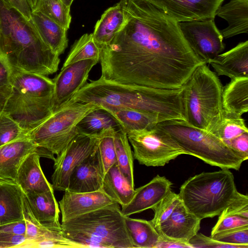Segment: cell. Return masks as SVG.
Instances as JSON below:
<instances>
[{"label": "cell", "instance_id": "obj_1", "mask_svg": "<svg viewBox=\"0 0 248 248\" xmlns=\"http://www.w3.org/2000/svg\"><path fill=\"white\" fill-rule=\"evenodd\" d=\"M125 21L102 48L101 78L129 85L176 90L206 63L192 51L178 22L149 0H121Z\"/></svg>", "mask_w": 248, "mask_h": 248}, {"label": "cell", "instance_id": "obj_2", "mask_svg": "<svg viewBox=\"0 0 248 248\" xmlns=\"http://www.w3.org/2000/svg\"><path fill=\"white\" fill-rule=\"evenodd\" d=\"M182 88L176 90L125 84L102 78L90 81L69 100L92 103L109 112L121 108L141 111L158 116L161 122L185 121Z\"/></svg>", "mask_w": 248, "mask_h": 248}, {"label": "cell", "instance_id": "obj_3", "mask_svg": "<svg viewBox=\"0 0 248 248\" xmlns=\"http://www.w3.org/2000/svg\"><path fill=\"white\" fill-rule=\"evenodd\" d=\"M0 48L12 67L45 76L58 70L59 56L44 43L30 20L0 0Z\"/></svg>", "mask_w": 248, "mask_h": 248}, {"label": "cell", "instance_id": "obj_4", "mask_svg": "<svg viewBox=\"0 0 248 248\" xmlns=\"http://www.w3.org/2000/svg\"><path fill=\"white\" fill-rule=\"evenodd\" d=\"M10 83V93L2 112L17 122L27 134L52 114L54 82L46 76L11 66Z\"/></svg>", "mask_w": 248, "mask_h": 248}, {"label": "cell", "instance_id": "obj_5", "mask_svg": "<svg viewBox=\"0 0 248 248\" xmlns=\"http://www.w3.org/2000/svg\"><path fill=\"white\" fill-rule=\"evenodd\" d=\"M238 192L232 172L222 169L190 177L181 185L178 195L187 209L202 219L219 216Z\"/></svg>", "mask_w": 248, "mask_h": 248}, {"label": "cell", "instance_id": "obj_6", "mask_svg": "<svg viewBox=\"0 0 248 248\" xmlns=\"http://www.w3.org/2000/svg\"><path fill=\"white\" fill-rule=\"evenodd\" d=\"M182 88L185 121L208 131L222 113L223 86L216 73L203 63L197 67Z\"/></svg>", "mask_w": 248, "mask_h": 248}, {"label": "cell", "instance_id": "obj_7", "mask_svg": "<svg viewBox=\"0 0 248 248\" xmlns=\"http://www.w3.org/2000/svg\"><path fill=\"white\" fill-rule=\"evenodd\" d=\"M157 126L168 133L186 155L198 157L209 165L221 169L239 170L244 161L223 141L185 121L168 120L158 123Z\"/></svg>", "mask_w": 248, "mask_h": 248}, {"label": "cell", "instance_id": "obj_8", "mask_svg": "<svg viewBox=\"0 0 248 248\" xmlns=\"http://www.w3.org/2000/svg\"><path fill=\"white\" fill-rule=\"evenodd\" d=\"M100 108L92 103L68 102L26 134L37 146L58 155L78 134L77 126L89 112Z\"/></svg>", "mask_w": 248, "mask_h": 248}, {"label": "cell", "instance_id": "obj_9", "mask_svg": "<svg viewBox=\"0 0 248 248\" xmlns=\"http://www.w3.org/2000/svg\"><path fill=\"white\" fill-rule=\"evenodd\" d=\"M61 227L62 231L91 234L109 248H135L125 226V216L117 202L61 222Z\"/></svg>", "mask_w": 248, "mask_h": 248}, {"label": "cell", "instance_id": "obj_10", "mask_svg": "<svg viewBox=\"0 0 248 248\" xmlns=\"http://www.w3.org/2000/svg\"><path fill=\"white\" fill-rule=\"evenodd\" d=\"M134 153L133 157L141 165L164 166L183 154L184 150L166 131L158 127L126 133Z\"/></svg>", "mask_w": 248, "mask_h": 248}, {"label": "cell", "instance_id": "obj_11", "mask_svg": "<svg viewBox=\"0 0 248 248\" xmlns=\"http://www.w3.org/2000/svg\"><path fill=\"white\" fill-rule=\"evenodd\" d=\"M178 26L192 51L206 63L224 51V38L214 19L178 22Z\"/></svg>", "mask_w": 248, "mask_h": 248}, {"label": "cell", "instance_id": "obj_12", "mask_svg": "<svg viewBox=\"0 0 248 248\" xmlns=\"http://www.w3.org/2000/svg\"><path fill=\"white\" fill-rule=\"evenodd\" d=\"M98 136L78 134L54 160L51 176L54 190L65 191L74 169L87 157L96 153Z\"/></svg>", "mask_w": 248, "mask_h": 248}, {"label": "cell", "instance_id": "obj_13", "mask_svg": "<svg viewBox=\"0 0 248 248\" xmlns=\"http://www.w3.org/2000/svg\"><path fill=\"white\" fill-rule=\"evenodd\" d=\"M99 62V59H88L62 67L52 79L54 84L52 113L66 104L87 83L90 71Z\"/></svg>", "mask_w": 248, "mask_h": 248}, {"label": "cell", "instance_id": "obj_14", "mask_svg": "<svg viewBox=\"0 0 248 248\" xmlns=\"http://www.w3.org/2000/svg\"><path fill=\"white\" fill-rule=\"evenodd\" d=\"M177 22L214 19L224 0H149Z\"/></svg>", "mask_w": 248, "mask_h": 248}, {"label": "cell", "instance_id": "obj_15", "mask_svg": "<svg viewBox=\"0 0 248 248\" xmlns=\"http://www.w3.org/2000/svg\"><path fill=\"white\" fill-rule=\"evenodd\" d=\"M24 215L49 229L62 232L60 210L54 190L42 192H23Z\"/></svg>", "mask_w": 248, "mask_h": 248}, {"label": "cell", "instance_id": "obj_16", "mask_svg": "<svg viewBox=\"0 0 248 248\" xmlns=\"http://www.w3.org/2000/svg\"><path fill=\"white\" fill-rule=\"evenodd\" d=\"M44 149L27 138L0 146V184L17 185L18 170L24 159L30 154Z\"/></svg>", "mask_w": 248, "mask_h": 248}, {"label": "cell", "instance_id": "obj_17", "mask_svg": "<svg viewBox=\"0 0 248 248\" xmlns=\"http://www.w3.org/2000/svg\"><path fill=\"white\" fill-rule=\"evenodd\" d=\"M201 220L180 199L171 215L156 230L163 237L189 242L198 232Z\"/></svg>", "mask_w": 248, "mask_h": 248}, {"label": "cell", "instance_id": "obj_18", "mask_svg": "<svg viewBox=\"0 0 248 248\" xmlns=\"http://www.w3.org/2000/svg\"><path fill=\"white\" fill-rule=\"evenodd\" d=\"M40 157L48 158L53 161L55 159L52 153L45 149L28 155L18 169L17 184L25 194L54 190L41 169Z\"/></svg>", "mask_w": 248, "mask_h": 248}, {"label": "cell", "instance_id": "obj_19", "mask_svg": "<svg viewBox=\"0 0 248 248\" xmlns=\"http://www.w3.org/2000/svg\"><path fill=\"white\" fill-rule=\"evenodd\" d=\"M172 183L165 176L157 175L147 184L137 188L131 201L122 207L125 217L153 209L171 191Z\"/></svg>", "mask_w": 248, "mask_h": 248}, {"label": "cell", "instance_id": "obj_20", "mask_svg": "<svg viewBox=\"0 0 248 248\" xmlns=\"http://www.w3.org/2000/svg\"><path fill=\"white\" fill-rule=\"evenodd\" d=\"M64 192L59 202L61 222L115 202L101 190L83 193Z\"/></svg>", "mask_w": 248, "mask_h": 248}, {"label": "cell", "instance_id": "obj_21", "mask_svg": "<svg viewBox=\"0 0 248 248\" xmlns=\"http://www.w3.org/2000/svg\"><path fill=\"white\" fill-rule=\"evenodd\" d=\"M103 177L96 152L74 169L65 191L83 193L100 190Z\"/></svg>", "mask_w": 248, "mask_h": 248}, {"label": "cell", "instance_id": "obj_22", "mask_svg": "<svg viewBox=\"0 0 248 248\" xmlns=\"http://www.w3.org/2000/svg\"><path fill=\"white\" fill-rule=\"evenodd\" d=\"M218 76L231 79L248 77V41L240 42L209 63Z\"/></svg>", "mask_w": 248, "mask_h": 248}, {"label": "cell", "instance_id": "obj_23", "mask_svg": "<svg viewBox=\"0 0 248 248\" xmlns=\"http://www.w3.org/2000/svg\"><path fill=\"white\" fill-rule=\"evenodd\" d=\"M30 20L53 52L59 56L63 53L68 45L67 30L38 10L32 12Z\"/></svg>", "mask_w": 248, "mask_h": 248}, {"label": "cell", "instance_id": "obj_24", "mask_svg": "<svg viewBox=\"0 0 248 248\" xmlns=\"http://www.w3.org/2000/svg\"><path fill=\"white\" fill-rule=\"evenodd\" d=\"M216 16L228 23V26L220 31L223 38L248 33V0H230L218 8Z\"/></svg>", "mask_w": 248, "mask_h": 248}, {"label": "cell", "instance_id": "obj_25", "mask_svg": "<svg viewBox=\"0 0 248 248\" xmlns=\"http://www.w3.org/2000/svg\"><path fill=\"white\" fill-rule=\"evenodd\" d=\"M222 112L226 115L242 117L248 111V77L231 79L223 87Z\"/></svg>", "mask_w": 248, "mask_h": 248}, {"label": "cell", "instance_id": "obj_26", "mask_svg": "<svg viewBox=\"0 0 248 248\" xmlns=\"http://www.w3.org/2000/svg\"><path fill=\"white\" fill-rule=\"evenodd\" d=\"M125 21L122 7L119 2L108 8L96 22L93 32V39L101 49L108 45Z\"/></svg>", "mask_w": 248, "mask_h": 248}, {"label": "cell", "instance_id": "obj_27", "mask_svg": "<svg viewBox=\"0 0 248 248\" xmlns=\"http://www.w3.org/2000/svg\"><path fill=\"white\" fill-rule=\"evenodd\" d=\"M24 219L21 187L18 185L0 184V226Z\"/></svg>", "mask_w": 248, "mask_h": 248}, {"label": "cell", "instance_id": "obj_28", "mask_svg": "<svg viewBox=\"0 0 248 248\" xmlns=\"http://www.w3.org/2000/svg\"><path fill=\"white\" fill-rule=\"evenodd\" d=\"M101 190L122 207L131 201L135 189L120 171L116 163L104 176Z\"/></svg>", "mask_w": 248, "mask_h": 248}, {"label": "cell", "instance_id": "obj_29", "mask_svg": "<svg viewBox=\"0 0 248 248\" xmlns=\"http://www.w3.org/2000/svg\"><path fill=\"white\" fill-rule=\"evenodd\" d=\"M77 128L78 134L98 136L106 130L114 129L116 131L122 127L110 113L98 108L86 114L78 122Z\"/></svg>", "mask_w": 248, "mask_h": 248}, {"label": "cell", "instance_id": "obj_30", "mask_svg": "<svg viewBox=\"0 0 248 248\" xmlns=\"http://www.w3.org/2000/svg\"><path fill=\"white\" fill-rule=\"evenodd\" d=\"M109 113L117 119L126 133L149 129L161 122L160 118L155 115L134 109L121 108Z\"/></svg>", "mask_w": 248, "mask_h": 248}, {"label": "cell", "instance_id": "obj_31", "mask_svg": "<svg viewBox=\"0 0 248 248\" xmlns=\"http://www.w3.org/2000/svg\"><path fill=\"white\" fill-rule=\"evenodd\" d=\"M125 224L135 248H155L160 235L150 221L125 217Z\"/></svg>", "mask_w": 248, "mask_h": 248}, {"label": "cell", "instance_id": "obj_32", "mask_svg": "<svg viewBox=\"0 0 248 248\" xmlns=\"http://www.w3.org/2000/svg\"><path fill=\"white\" fill-rule=\"evenodd\" d=\"M114 142L117 166L132 186L134 187L133 155L127 134L122 128L114 132Z\"/></svg>", "mask_w": 248, "mask_h": 248}, {"label": "cell", "instance_id": "obj_33", "mask_svg": "<svg viewBox=\"0 0 248 248\" xmlns=\"http://www.w3.org/2000/svg\"><path fill=\"white\" fill-rule=\"evenodd\" d=\"M208 131L227 144L239 135L248 132V129L242 117L228 116L222 112Z\"/></svg>", "mask_w": 248, "mask_h": 248}, {"label": "cell", "instance_id": "obj_34", "mask_svg": "<svg viewBox=\"0 0 248 248\" xmlns=\"http://www.w3.org/2000/svg\"><path fill=\"white\" fill-rule=\"evenodd\" d=\"M101 51L95 42L93 33H85L75 42L62 67L82 60L99 59Z\"/></svg>", "mask_w": 248, "mask_h": 248}, {"label": "cell", "instance_id": "obj_35", "mask_svg": "<svg viewBox=\"0 0 248 248\" xmlns=\"http://www.w3.org/2000/svg\"><path fill=\"white\" fill-rule=\"evenodd\" d=\"M114 129L106 130L99 135L96 151L103 176L117 163L114 142Z\"/></svg>", "mask_w": 248, "mask_h": 248}, {"label": "cell", "instance_id": "obj_36", "mask_svg": "<svg viewBox=\"0 0 248 248\" xmlns=\"http://www.w3.org/2000/svg\"><path fill=\"white\" fill-rule=\"evenodd\" d=\"M36 10L40 11L66 30L69 28L71 22L70 7L62 0H40Z\"/></svg>", "mask_w": 248, "mask_h": 248}, {"label": "cell", "instance_id": "obj_37", "mask_svg": "<svg viewBox=\"0 0 248 248\" xmlns=\"http://www.w3.org/2000/svg\"><path fill=\"white\" fill-rule=\"evenodd\" d=\"M180 200L178 194L171 190L152 209L154 216L150 221L156 230L171 215Z\"/></svg>", "mask_w": 248, "mask_h": 248}, {"label": "cell", "instance_id": "obj_38", "mask_svg": "<svg viewBox=\"0 0 248 248\" xmlns=\"http://www.w3.org/2000/svg\"><path fill=\"white\" fill-rule=\"evenodd\" d=\"M26 138V134L14 119L6 114L0 113V146Z\"/></svg>", "mask_w": 248, "mask_h": 248}, {"label": "cell", "instance_id": "obj_39", "mask_svg": "<svg viewBox=\"0 0 248 248\" xmlns=\"http://www.w3.org/2000/svg\"><path fill=\"white\" fill-rule=\"evenodd\" d=\"M211 237L224 243L248 245V226L221 232Z\"/></svg>", "mask_w": 248, "mask_h": 248}, {"label": "cell", "instance_id": "obj_40", "mask_svg": "<svg viewBox=\"0 0 248 248\" xmlns=\"http://www.w3.org/2000/svg\"><path fill=\"white\" fill-rule=\"evenodd\" d=\"M248 226V218L234 215H219L218 219L212 228L211 236L230 229Z\"/></svg>", "mask_w": 248, "mask_h": 248}, {"label": "cell", "instance_id": "obj_41", "mask_svg": "<svg viewBox=\"0 0 248 248\" xmlns=\"http://www.w3.org/2000/svg\"><path fill=\"white\" fill-rule=\"evenodd\" d=\"M189 243L193 248H248V245L224 243L198 232L189 241Z\"/></svg>", "mask_w": 248, "mask_h": 248}, {"label": "cell", "instance_id": "obj_42", "mask_svg": "<svg viewBox=\"0 0 248 248\" xmlns=\"http://www.w3.org/2000/svg\"><path fill=\"white\" fill-rule=\"evenodd\" d=\"M62 233L65 237L85 248H109L103 240L88 233L76 231H62Z\"/></svg>", "mask_w": 248, "mask_h": 248}, {"label": "cell", "instance_id": "obj_43", "mask_svg": "<svg viewBox=\"0 0 248 248\" xmlns=\"http://www.w3.org/2000/svg\"><path fill=\"white\" fill-rule=\"evenodd\" d=\"M221 215H234L248 218V196L239 192Z\"/></svg>", "mask_w": 248, "mask_h": 248}, {"label": "cell", "instance_id": "obj_44", "mask_svg": "<svg viewBox=\"0 0 248 248\" xmlns=\"http://www.w3.org/2000/svg\"><path fill=\"white\" fill-rule=\"evenodd\" d=\"M227 145L239 155L243 161L248 159V132H245L229 141Z\"/></svg>", "mask_w": 248, "mask_h": 248}, {"label": "cell", "instance_id": "obj_45", "mask_svg": "<svg viewBox=\"0 0 248 248\" xmlns=\"http://www.w3.org/2000/svg\"><path fill=\"white\" fill-rule=\"evenodd\" d=\"M11 66L0 48V88L10 85Z\"/></svg>", "mask_w": 248, "mask_h": 248}, {"label": "cell", "instance_id": "obj_46", "mask_svg": "<svg viewBox=\"0 0 248 248\" xmlns=\"http://www.w3.org/2000/svg\"><path fill=\"white\" fill-rule=\"evenodd\" d=\"M26 224L25 219L0 226V232L7 234L25 235Z\"/></svg>", "mask_w": 248, "mask_h": 248}, {"label": "cell", "instance_id": "obj_47", "mask_svg": "<svg viewBox=\"0 0 248 248\" xmlns=\"http://www.w3.org/2000/svg\"><path fill=\"white\" fill-rule=\"evenodd\" d=\"M193 248L192 245L187 242L169 239L160 236L155 248Z\"/></svg>", "mask_w": 248, "mask_h": 248}, {"label": "cell", "instance_id": "obj_48", "mask_svg": "<svg viewBox=\"0 0 248 248\" xmlns=\"http://www.w3.org/2000/svg\"><path fill=\"white\" fill-rule=\"evenodd\" d=\"M4 0L18 11L27 20H30L32 11L27 0Z\"/></svg>", "mask_w": 248, "mask_h": 248}, {"label": "cell", "instance_id": "obj_49", "mask_svg": "<svg viewBox=\"0 0 248 248\" xmlns=\"http://www.w3.org/2000/svg\"><path fill=\"white\" fill-rule=\"evenodd\" d=\"M11 86L10 85L0 88V113L2 112L5 101L10 93Z\"/></svg>", "mask_w": 248, "mask_h": 248}, {"label": "cell", "instance_id": "obj_50", "mask_svg": "<svg viewBox=\"0 0 248 248\" xmlns=\"http://www.w3.org/2000/svg\"><path fill=\"white\" fill-rule=\"evenodd\" d=\"M31 8V11H34L37 9L40 0H27Z\"/></svg>", "mask_w": 248, "mask_h": 248}, {"label": "cell", "instance_id": "obj_51", "mask_svg": "<svg viewBox=\"0 0 248 248\" xmlns=\"http://www.w3.org/2000/svg\"><path fill=\"white\" fill-rule=\"evenodd\" d=\"M63 2L68 7H70L74 0H62Z\"/></svg>", "mask_w": 248, "mask_h": 248}]
</instances>
